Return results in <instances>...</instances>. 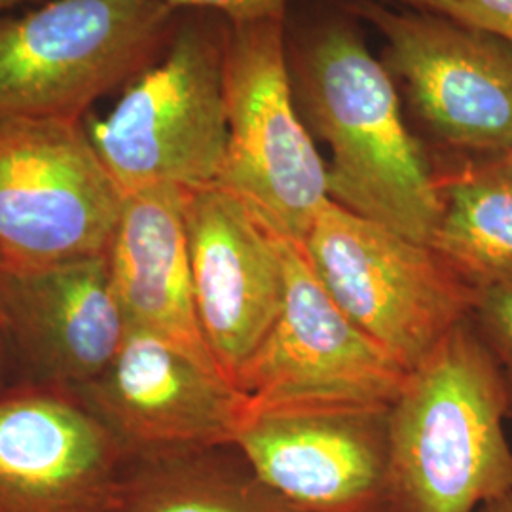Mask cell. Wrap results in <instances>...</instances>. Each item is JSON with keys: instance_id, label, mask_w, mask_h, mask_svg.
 I'll return each instance as SVG.
<instances>
[{"instance_id": "obj_13", "label": "cell", "mask_w": 512, "mask_h": 512, "mask_svg": "<svg viewBox=\"0 0 512 512\" xmlns=\"http://www.w3.org/2000/svg\"><path fill=\"white\" fill-rule=\"evenodd\" d=\"M124 461L73 393L0 397V512H110Z\"/></svg>"}, {"instance_id": "obj_24", "label": "cell", "mask_w": 512, "mask_h": 512, "mask_svg": "<svg viewBox=\"0 0 512 512\" xmlns=\"http://www.w3.org/2000/svg\"><path fill=\"white\" fill-rule=\"evenodd\" d=\"M399 2L410 4V6H414L416 10H427V6H429L431 0H399Z\"/></svg>"}, {"instance_id": "obj_11", "label": "cell", "mask_w": 512, "mask_h": 512, "mask_svg": "<svg viewBox=\"0 0 512 512\" xmlns=\"http://www.w3.org/2000/svg\"><path fill=\"white\" fill-rule=\"evenodd\" d=\"M183 213L203 334L236 385L283 310L289 239L222 184L183 190Z\"/></svg>"}, {"instance_id": "obj_20", "label": "cell", "mask_w": 512, "mask_h": 512, "mask_svg": "<svg viewBox=\"0 0 512 512\" xmlns=\"http://www.w3.org/2000/svg\"><path fill=\"white\" fill-rule=\"evenodd\" d=\"M179 12L207 10L217 12L228 21L260 18H287L291 0H169Z\"/></svg>"}, {"instance_id": "obj_1", "label": "cell", "mask_w": 512, "mask_h": 512, "mask_svg": "<svg viewBox=\"0 0 512 512\" xmlns=\"http://www.w3.org/2000/svg\"><path fill=\"white\" fill-rule=\"evenodd\" d=\"M287 63L298 112L330 150V200L429 245L442 213L435 154L406 128L393 76L351 19L287 29Z\"/></svg>"}, {"instance_id": "obj_10", "label": "cell", "mask_w": 512, "mask_h": 512, "mask_svg": "<svg viewBox=\"0 0 512 512\" xmlns=\"http://www.w3.org/2000/svg\"><path fill=\"white\" fill-rule=\"evenodd\" d=\"M73 395L126 459L234 444L243 423L236 385L162 338L131 327L112 363Z\"/></svg>"}, {"instance_id": "obj_22", "label": "cell", "mask_w": 512, "mask_h": 512, "mask_svg": "<svg viewBox=\"0 0 512 512\" xmlns=\"http://www.w3.org/2000/svg\"><path fill=\"white\" fill-rule=\"evenodd\" d=\"M478 512H512V492L484 503Z\"/></svg>"}, {"instance_id": "obj_6", "label": "cell", "mask_w": 512, "mask_h": 512, "mask_svg": "<svg viewBox=\"0 0 512 512\" xmlns=\"http://www.w3.org/2000/svg\"><path fill=\"white\" fill-rule=\"evenodd\" d=\"M228 148L219 184L281 238L302 243L330 202L327 164L313 145L287 63V18L230 21Z\"/></svg>"}, {"instance_id": "obj_19", "label": "cell", "mask_w": 512, "mask_h": 512, "mask_svg": "<svg viewBox=\"0 0 512 512\" xmlns=\"http://www.w3.org/2000/svg\"><path fill=\"white\" fill-rule=\"evenodd\" d=\"M427 10L490 33L512 46V0H431Z\"/></svg>"}, {"instance_id": "obj_5", "label": "cell", "mask_w": 512, "mask_h": 512, "mask_svg": "<svg viewBox=\"0 0 512 512\" xmlns=\"http://www.w3.org/2000/svg\"><path fill=\"white\" fill-rule=\"evenodd\" d=\"M302 251L334 304L406 372L475 304V291L427 243L332 200L313 220Z\"/></svg>"}, {"instance_id": "obj_23", "label": "cell", "mask_w": 512, "mask_h": 512, "mask_svg": "<svg viewBox=\"0 0 512 512\" xmlns=\"http://www.w3.org/2000/svg\"><path fill=\"white\" fill-rule=\"evenodd\" d=\"M38 2H44V0H0V16L14 12L16 8H19V6H25V4H38Z\"/></svg>"}, {"instance_id": "obj_9", "label": "cell", "mask_w": 512, "mask_h": 512, "mask_svg": "<svg viewBox=\"0 0 512 512\" xmlns=\"http://www.w3.org/2000/svg\"><path fill=\"white\" fill-rule=\"evenodd\" d=\"M349 10L385 38L384 67L442 152L476 160L511 152V44L431 10L393 12L376 0Z\"/></svg>"}, {"instance_id": "obj_18", "label": "cell", "mask_w": 512, "mask_h": 512, "mask_svg": "<svg viewBox=\"0 0 512 512\" xmlns=\"http://www.w3.org/2000/svg\"><path fill=\"white\" fill-rule=\"evenodd\" d=\"M469 317L503 370L511 395L512 418V287L478 291Z\"/></svg>"}, {"instance_id": "obj_21", "label": "cell", "mask_w": 512, "mask_h": 512, "mask_svg": "<svg viewBox=\"0 0 512 512\" xmlns=\"http://www.w3.org/2000/svg\"><path fill=\"white\" fill-rule=\"evenodd\" d=\"M23 387H31V385L25 380L16 349L12 346L10 334L6 329L4 313L0 308V397L16 393Z\"/></svg>"}, {"instance_id": "obj_4", "label": "cell", "mask_w": 512, "mask_h": 512, "mask_svg": "<svg viewBox=\"0 0 512 512\" xmlns=\"http://www.w3.org/2000/svg\"><path fill=\"white\" fill-rule=\"evenodd\" d=\"M177 18L169 0H44L0 16V120H84L158 59Z\"/></svg>"}, {"instance_id": "obj_16", "label": "cell", "mask_w": 512, "mask_h": 512, "mask_svg": "<svg viewBox=\"0 0 512 512\" xmlns=\"http://www.w3.org/2000/svg\"><path fill=\"white\" fill-rule=\"evenodd\" d=\"M440 213L429 247L475 293L512 287V165L437 152Z\"/></svg>"}, {"instance_id": "obj_3", "label": "cell", "mask_w": 512, "mask_h": 512, "mask_svg": "<svg viewBox=\"0 0 512 512\" xmlns=\"http://www.w3.org/2000/svg\"><path fill=\"white\" fill-rule=\"evenodd\" d=\"M228 29L217 12H179L158 59L129 82L107 116L84 120L122 196L219 184L228 148Z\"/></svg>"}, {"instance_id": "obj_17", "label": "cell", "mask_w": 512, "mask_h": 512, "mask_svg": "<svg viewBox=\"0 0 512 512\" xmlns=\"http://www.w3.org/2000/svg\"><path fill=\"white\" fill-rule=\"evenodd\" d=\"M110 512H298L236 444L124 461Z\"/></svg>"}, {"instance_id": "obj_25", "label": "cell", "mask_w": 512, "mask_h": 512, "mask_svg": "<svg viewBox=\"0 0 512 512\" xmlns=\"http://www.w3.org/2000/svg\"><path fill=\"white\" fill-rule=\"evenodd\" d=\"M505 160H507V162L512 165V150L509 152V154H507V156H505Z\"/></svg>"}, {"instance_id": "obj_15", "label": "cell", "mask_w": 512, "mask_h": 512, "mask_svg": "<svg viewBox=\"0 0 512 512\" xmlns=\"http://www.w3.org/2000/svg\"><path fill=\"white\" fill-rule=\"evenodd\" d=\"M107 258L128 327L162 338L224 376L196 306L183 190L162 186L124 196Z\"/></svg>"}, {"instance_id": "obj_7", "label": "cell", "mask_w": 512, "mask_h": 512, "mask_svg": "<svg viewBox=\"0 0 512 512\" xmlns=\"http://www.w3.org/2000/svg\"><path fill=\"white\" fill-rule=\"evenodd\" d=\"M285 260L283 310L236 378L243 423L389 412L408 372L334 304L313 274L302 243L289 239Z\"/></svg>"}, {"instance_id": "obj_12", "label": "cell", "mask_w": 512, "mask_h": 512, "mask_svg": "<svg viewBox=\"0 0 512 512\" xmlns=\"http://www.w3.org/2000/svg\"><path fill=\"white\" fill-rule=\"evenodd\" d=\"M0 308L31 387L73 393L90 384L129 329L107 255L40 268L0 260Z\"/></svg>"}, {"instance_id": "obj_2", "label": "cell", "mask_w": 512, "mask_h": 512, "mask_svg": "<svg viewBox=\"0 0 512 512\" xmlns=\"http://www.w3.org/2000/svg\"><path fill=\"white\" fill-rule=\"evenodd\" d=\"M507 418V380L467 317L389 410V512H478L512 492Z\"/></svg>"}, {"instance_id": "obj_14", "label": "cell", "mask_w": 512, "mask_h": 512, "mask_svg": "<svg viewBox=\"0 0 512 512\" xmlns=\"http://www.w3.org/2000/svg\"><path fill=\"white\" fill-rule=\"evenodd\" d=\"M234 444L298 512H389V412L258 418Z\"/></svg>"}, {"instance_id": "obj_8", "label": "cell", "mask_w": 512, "mask_h": 512, "mask_svg": "<svg viewBox=\"0 0 512 512\" xmlns=\"http://www.w3.org/2000/svg\"><path fill=\"white\" fill-rule=\"evenodd\" d=\"M124 196L84 120H0V260L40 268L107 255Z\"/></svg>"}]
</instances>
